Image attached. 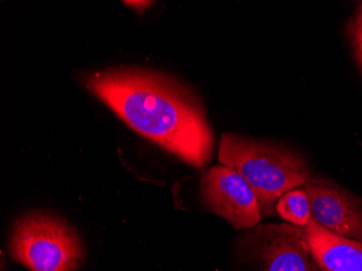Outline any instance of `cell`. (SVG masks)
Masks as SVG:
<instances>
[{
	"label": "cell",
	"instance_id": "6da1fadb",
	"mask_svg": "<svg viewBox=\"0 0 362 271\" xmlns=\"http://www.w3.org/2000/svg\"><path fill=\"white\" fill-rule=\"evenodd\" d=\"M86 86L126 124L194 167L209 163L213 134L200 101L166 75L117 69L87 75Z\"/></svg>",
	"mask_w": 362,
	"mask_h": 271
},
{
	"label": "cell",
	"instance_id": "7a4b0ae2",
	"mask_svg": "<svg viewBox=\"0 0 362 271\" xmlns=\"http://www.w3.org/2000/svg\"><path fill=\"white\" fill-rule=\"evenodd\" d=\"M218 158L251 185L264 216H274L279 199L293 189L304 188L310 179L306 160L284 144L225 134Z\"/></svg>",
	"mask_w": 362,
	"mask_h": 271
},
{
	"label": "cell",
	"instance_id": "3957f363",
	"mask_svg": "<svg viewBox=\"0 0 362 271\" xmlns=\"http://www.w3.org/2000/svg\"><path fill=\"white\" fill-rule=\"evenodd\" d=\"M10 252L30 271H74L84 260L78 234L64 220L45 213L28 214L16 221Z\"/></svg>",
	"mask_w": 362,
	"mask_h": 271
},
{
	"label": "cell",
	"instance_id": "277c9868",
	"mask_svg": "<svg viewBox=\"0 0 362 271\" xmlns=\"http://www.w3.org/2000/svg\"><path fill=\"white\" fill-rule=\"evenodd\" d=\"M240 246L262 263V271H320L304 240V228L292 224L256 226Z\"/></svg>",
	"mask_w": 362,
	"mask_h": 271
},
{
	"label": "cell",
	"instance_id": "5b68a950",
	"mask_svg": "<svg viewBox=\"0 0 362 271\" xmlns=\"http://www.w3.org/2000/svg\"><path fill=\"white\" fill-rule=\"evenodd\" d=\"M201 197L209 211L228 220L235 229H253L262 211L251 185L225 165L209 169L201 181Z\"/></svg>",
	"mask_w": 362,
	"mask_h": 271
},
{
	"label": "cell",
	"instance_id": "8992f818",
	"mask_svg": "<svg viewBox=\"0 0 362 271\" xmlns=\"http://www.w3.org/2000/svg\"><path fill=\"white\" fill-rule=\"evenodd\" d=\"M311 218L327 230L362 241V197L325 177H310L304 185Z\"/></svg>",
	"mask_w": 362,
	"mask_h": 271
},
{
	"label": "cell",
	"instance_id": "52a82bcc",
	"mask_svg": "<svg viewBox=\"0 0 362 271\" xmlns=\"http://www.w3.org/2000/svg\"><path fill=\"white\" fill-rule=\"evenodd\" d=\"M304 240L320 271H362V241L339 236L314 218L304 227Z\"/></svg>",
	"mask_w": 362,
	"mask_h": 271
},
{
	"label": "cell",
	"instance_id": "ba28073f",
	"mask_svg": "<svg viewBox=\"0 0 362 271\" xmlns=\"http://www.w3.org/2000/svg\"><path fill=\"white\" fill-rule=\"evenodd\" d=\"M276 213L288 224L306 227L311 219L310 204L304 188H296L282 195L276 202Z\"/></svg>",
	"mask_w": 362,
	"mask_h": 271
},
{
	"label": "cell",
	"instance_id": "9c48e42d",
	"mask_svg": "<svg viewBox=\"0 0 362 271\" xmlns=\"http://www.w3.org/2000/svg\"><path fill=\"white\" fill-rule=\"evenodd\" d=\"M349 38L355 50L356 59L362 71V22L355 19L349 22Z\"/></svg>",
	"mask_w": 362,
	"mask_h": 271
},
{
	"label": "cell",
	"instance_id": "30bf717a",
	"mask_svg": "<svg viewBox=\"0 0 362 271\" xmlns=\"http://www.w3.org/2000/svg\"><path fill=\"white\" fill-rule=\"evenodd\" d=\"M126 5L135 8L137 11H144L146 7L151 5V1H125Z\"/></svg>",
	"mask_w": 362,
	"mask_h": 271
},
{
	"label": "cell",
	"instance_id": "8fae6325",
	"mask_svg": "<svg viewBox=\"0 0 362 271\" xmlns=\"http://www.w3.org/2000/svg\"><path fill=\"white\" fill-rule=\"evenodd\" d=\"M354 19L357 20V21L362 22V4L360 5L359 9H358L357 11V14H356Z\"/></svg>",
	"mask_w": 362,
	"mask_h": 271
}]
</instances>
